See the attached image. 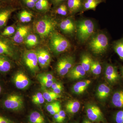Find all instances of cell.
Returning a JSON list of instances; mask_svg holds the SVG:
<instances>
[{"instance_id":"obj_1","label":"cell","mask_w":123,"mask_h":123,"mask_svg":"<svg viewBox=\"0 0 123 123\" xmlns=\"http://www.w3.org/2000/svg\"><path fill=\"white\" fill-rule=\"evenodd\" d=\"M50 37V47L52 51L59 54L66 51L70 47L69 41L58 32H53Z\"/></svg>"},{"instance_id":"obj_2","label":"cell","mask_w":123,"mask_h":123,"mask_svg":"<svg viewBox=\"0 0 123 123\" xmlns=\"http://www.w3.org/2000/svg\"><path fill=\"white\" fill-rule=\"evenodd\" d=\"M56 25V23L51 18L46 17L40 19L36 23V32L42 38L47 37L53 33Z\"/></svg>"},{"instance_id":"obj_3","label":"cell","mask_w":123,"mask_h":123,"mask_svg":"<svg viewBox=\"0 0 123 123\" xmlns=\"http://www.w3.org/2000/svg\"><path fill=\"white\" fill-rule=\"evenodd\" d=\"M109 45L107 36L103 33H99L92 37L89 43V46L93 53L97 55L105 52Z\"/></svg>"},{"instance_id":"obj_4","label":"cell","mask_w":123,"mask_h":123,"mask_svg":"<svg viewBox=\"0 0 123 123\" xmlns=\"http://www.w3.org/2000/svg\"><path fill=\"white\" fill-rule=\"evenodd\" d=\"M76 27L78 37L82 42L87 40L94 31V24L89 19L79 21L77 23Z\"/></svg>"},{"instance_id":"obj_5","label":"cell","mask_w":123,"mask_h":123,"mask_svg":"<svg viewBox=\"0 0 123 123\" xmlns=\"http://www.w3.org/2000/svg\"><path fill=\"white\" fill-rule=\"evenodd\" d=\"M23 58L26 65L32 73H36L38 71L39 68L36 51L33 50L25 51Z\"/></svg>"},{"instance_id":"obj_6","label":"cell","mask_w":123,"mask_h":123,"mask_svg":"<svg viewBox=\"0 0 123 123\" xmlns=\"http://www.w3.org/2000/svg\"><path fill=\"white\" fill-rule=\"evenodd\" d=\"M74 59L71 56H66L61 58L57 62L56 70L58 74L61 76L66 75L72 68Z\"/></svg>"},{"instance_id":"obj_7","label":"cell","mask_w":123,"mask_h":123,"mask_svg":"<svg viewBox=\"0 0 123 123\" xmlns=\"http://www.w3.org/2000/svg\"><path fill=\"white\" fill-rule=\"evenodd\" d=\"M5 107L8 110L17 111L21 109L23 105V101L21 96L17 94L9 95L4 103Z\"/></svg>"},{"instance_id":"obj_8","label":"cell","mask_w":123,"mask_h":123,"mask_svg":"<svg viewBox=\"0 0 123 123\" xmlns=\"http://www.w3.org/2000/svg\"><path fill=\"white\" fill-rule=\"evenodd\" d=\"M0 55L14 58L16 55V49L10 40L0 36Z\"/></svg>"},{"instance_id":"obj_9","label":"cell","mask_w":123,"mask_h":123,"mask_svg":"<svg viewBox=\"0 0 123 123\" xmlns=\"http://www.w3.org/2000/svg\"><path fill=\"white\" fill-rule=\"evenodd\" d=\"M38 63L42 68H46L50 65L51 61L50 55L47 50L40 49L37 51Z\"/></svg>"},{"instance_id":"obj_10","label":"cell","mask_w":123,"mask_h":123,"mask_svg":"<svg viewBox=\"0 0 123 123\" xmlns=\"http://www.w3.org/2000/svg\"><path fill=\"white\" fill-rule=\"evenodd\" d=\"M88 118L94 122H98L103 119V114L99 108L97 106H89L86 110Z\"/></svg>"},{"instance_id":"obj_11","label":"cell","mask_w":123,"mask_h":123,"mask_svg":"<svg viewBox=\"0 0 123 123\" xmlns=\"http://www.w3.org/2000/svg\"><path fill=\"white\" fill-rule=\"evenodd\" d=\"M15 86L20 89H24L30 85V81L29 78L22 72L17 73L14 78Z\"/></svg>"},{"instance_id":"obj_12","label":"cell","mask_w":123,"mask_h":123,"mask_svg":"<svg viewBox=\"0 0 123 123\" xmlns=\"http://www.w3.org/2000/svg\"><path fill=\"white\" fill-rule=\"evenodd\" d=\"M30 27L28 25L22 26L18 27L13 38L14 42L21 43L25 39L29 34Z\"/></svg>"},{"instance_id":"obj_13","label":"cell","mask_w":123,"mask_h":123,"mask_svg":"<svg viewBox=\"0 0 123 123\" xmlns=\"http://www.w3.org/2000/svg\"><path fill=\"white\" fill-rule=\"evenodd\" d=\"M86 74L85 70L81 65H77L73 68L68 73V77L73 80L82 78Z\"/></svg>"},{"instance_id":"obj_14","label":"cell","mask_w":123,"mask_h":123,"mask_svg":"<svg viewBox=\"0 0 123 123\" xmlns=\"http://www.w3.org/2000/svg\"><path fill=\"white\" fill-rule=\"evenodd\" d=\"M60 28L65 34H72L75 32L76 26L73 21L69 18L65 19L61 23Z\"/></svg>"},{"instance_id":"obj_15","label":"cell","mask_w":123,"mask_h":123,"mask_svg":"<svg viewBox=\"0 0 123 123\" xmlns=\"http://www.w3.org/2000/svg\"><path fill=\"white\" fill-rule=\"evenodd\" d=\"M105 77L110 82L113 83L116 81L119 77L116 68L111 65H108L106 68Z\"/></svg>"},{"instance_id":"obj_16","label":"cell","mask_w":123,"mask_h":123,"mask_svg":"<svg viewBox=\"0 0 123 123\" xmlns=\"http://www.w3.org/2000/svg\"><path fill=\"white\" fill-rule=\"evenodd\" d=\"M91 82V81L88 80L78 82L73 86V91L76 94H80L86 90Z\"/></svg>"},{"instance_id":"obj_17","label":"cell","mask_w":123,"mask_h":123,"mask_svg":"<svg viewBox=\"0 0 123 123\" xmlns=\"http://www.w3.org/2000/svg\"><path fill=\"white\" fill-rule=\"evenodd\" d=\"M8 56L0 55V72L6 73L11 69L12 64Z\"/></svg>"},{"instance_id":"obj_18","label":"cell","mask_w":123,"mask_h":123,"mask_svg":"<svg viewBox=\"0 0 123 123\" xmlns=\"http://www.w3.org/2000/svg\"><path fill=\"white\" fill-rule=\"evenodd\" d=\"M112 102L116 107L123 108V90L115 92L112 97Z\"/></svg>"},{"instance_id":"obj_19","label":"cell","mask_w":123,"mask_h":123,"mask_svg":"<svg viewBox=\"0 0 123 123\" xmlns=\"http://www.w3.org/2000/svg\"><path fill=\"white\" fill-rule=\"evenodd\" d=\"M80 107V104L77 100H72L69 101L66 105V109L67 112L70 114L76 113L79 111Z\"/></svg>"},{"instance_id":"obj_20","label":"cell","mask_w":123,"mask_h":123,"mask_svg":"<svg viewBox=\"0 0 123 123\" xmlns=\"http://www.w3.org/2000/svg\"><path fill=\"white\" fill-rule=\"evenodd\" d=\"M111 92L110 88L105 84H102L98 86L97 90V95L100 99H105L107 98Z\"/></svg>"},{"instance_id":"obj_21","label":"cell","mask_w":123,"mask_h":123,"mask_svg":"<svg viewBox=\"0 0 123 123\" xmlns=\"http://www.w3.org/2000/svg\"><path fill=\"white\" fill-rule=\"evenodd\" d=\"M42 88L43 91V97L45 100H46L48 102H52L60 98L61 96L59 94H56L52 91L47 90L46 88L44 87H42Z\"/></svg>"},{"instance_id":"obj_22","label":"cell","mask_w":123,"mask_h":123,"mask_svg":"<svg viewBox=\"0 0 123 123\" xmlns=\"http://www.w3.org/2000/svg\"><path fill=\"white\" fill-rule=\"evenodd\" d=\"M14 11V9H8L0 11V28L5 25L9 17Z\"/></svg>"},{"instance_id":"obj_23","label":"cell","mask_w":123,"mask_h":123,"mask_svg":"<svg viewBox=\"0 0 123 123\" xmlns=\"http://www.w3.org/2000/svg\"><path fill=\"white\" fill-rule=\"evenodd\" d=\"M29 121L30 123H46L44 117L37 111L31 112L29 116Z\"/></svg>"},{"instance_id":"obj_24","label":"cell","mask_w":123,"mask_h":123,"mask_svg":"<svg viewBox=\"0 0 123 123\" xmlns=\"http://www.w3.org/2000/svg\"><path fill=\"white\" fill-rule=\"evenodd\" d=\"M82 5L81 0H68V5L70 12L78 11L81 8Z\"/></svg>"},{"instance_id":"obj_25","label":"cell","mask_w":123,"mask_h":123,"mask_svg":"<svg viewBox=\"0 0 123 123\" xmlns=\"http://www.w3.org/2000/svg\"><path fill=\"white\" fill-rule=\"evenodd\" d=\"M92 60L91 57L88 55L84 54L82 56L81 65L86 72L90 70Z\"/></svg>"},{"instance_id":"obj_26","label":"cell","mask_w":123,"mask_h":123,"mask_svg":"<svg viewBox=\"0 0 123 123\" xmlns=\"http://www.w3.org/2000/svg\"><path fill=\"white\" fill-rule=\"evenodd\" d=\"M113 48L115 52L123 61V38L114 43Z\"/></svg>"},{"instance_id":"obj_27","label":"cell","mask_w":123,"mask_h":123,"mask_svg":"<svg viewBox=\"0 0 123 123\" xmlns=\"http://www.w3.org/2000/svg\"><path fill=\"white\" fill-rule=\"evenodd\" d=\"M38 43V39L35 35L31 34L27 36L25 39V43L27 47H32L36 46Z\"/></svg>"},{"instance_id":"obj_28","label":"cell","mask_w":123,"mask_h":123,"mask_svg":"<svg viewBox=\"0 0 123 123\" xmlns=\"http://www.w3.org/2000/svg\"><path fill=\"white\" fill-rule=\"evenodd\" d=\"M32 14L26 10H24L20 13L19 18L21 22L25 23L30 22L32 19Z\"/></svg>"},{"instance_id":"obj_29","label":"cell","mask_w":123,"mask_h":123,"mask_svg":"<svg viewBox=\"0 0 123 123\" xmlns=\"http://www.w3.org/2000/svg\"><path fill=\"white\" fill-rule=\"evenodd\" d=\"M90 70L93 74L98 75L101 74L102 67L98 62L92 60Z\"/></svg>"},{"instance_id":"obj_30","label":"cell","mask_w":123,"mask_h":123,"mask_svg":"<svg viewBox=\"0 0 123 123\" xmlns=\"http://www.w3.org/2000/svg\"><path fill=\"white\" fill-rule=\"evenodd\" d=\"M35 7L38 10H47L49 7V3L48 0H38L36 3Z\"/></svg>"},{"instance_id":"obj_31","label":"cell","mask_w":123,"mask_h":123,"mask_svg":"<svg viewBox=\"0 0 123 123\" xmlns=\"http://www.w3.org/2000/svg\"><path fill=\"white\" fill-rule=\"evenodd\" d=\"M45 100L43 93L41 92H38L32 96V102L36 105L43 104Z\"/></svg>"},{"instance_id":"obj_32","label":"cell","mask_w":123,"mask_h":123,"mask_svg":"<svg viewBox=\"0 0 123 123\" xmlns=\"http://www.w3.org/2000/svg\"><path fill=\"white\" fill-rule=\"evenodd\" d=\"M99 2L98 0H87L84 3V8L86 10L94 9Z\"/></svg>"},{"instance_id":"obj_33","label":"cell","mask_w":123,"mask_h":123,"mask_svg":"<svg viewBox=\"0 0 123 123\" xmlns=\"http://www.w3.org/2000/svg\"><path fill=\"white\" fill-rule=\"evenodd\" d=\"M15 32V29L13 26L7 27L1 33L2 36H8L12 35Z\"/></svg>"},{"instance_id":"obj_34","label":"cell","mask_w":123,"mask_h":123,"mask_svg":"<svg viewBox=\"0 0 123 123\" xmlns=\"http://www.w3.org/2000/svg\"><path fill=\"white\" fill-rule=\"evenodd\" d=\"M40 83L41 84L42 87L44 88H51L52 84L55 82V80H50L46 79L38 78Z\"/></svg>"},{"instance_id":"obj_35","label":"cell","mask_w":123,"mask_h":123,"mask_svg":"<svg viewBox=\"0 0 123 123\" xmlns=\"http://www.w3.org/2000/svg\"><path fill=\"white\" fill-rule=\"evenodd\" d=\"M37 78H42L50 80H55V77L51 74L49 73H42L37 76Z\"/></svg>"},{"instance_id":"obj_36","label":"cell","mask_w":123,"mask_h":123,"mask_svg":"<svg viewBox=\"0 0 123 123\" xmlns=\"http://www.w3.org/2000/svg\"><path fill=\"white\" fill-rule=\"evenodd\" d=\"M56 13L62 15H66L68 13V9L66 5L62 4L56 10Z\"/></svg>"},{"instance_id":"obj_37","label":"cell","mask_w":123,"mask_h":123,"mask_svg":"<svg viewBox=\"0 0 123 123\" xmlns=\"http://www.w3.org/2000/svg\"><path fill=\"white\" fill-rule=\"evenodd\" d=\"M115 119L117 123H123V110L117 113Z\"/></svg>"},{"instance_id":"obj_38","label":"cell","mask_w":123,"mask_h":123,"mask_svg":"<svg viewBox=\"0 0 123 123\" xmlns=\"http://www.w3.org/2000/svg\"><path fill=\"white\" fill-rule=\"evenodd\" d=\"M60 103L59 102H52L46 106V109L48 112H50Z\"/></svg>"},{"instance_id":"obj_39","label":"cell","mask_w":123,"mask_h":123,"mask_svg":"<svg viewBox=\"0 0 123 123\" xmlns=\"http://www.w3.org/2000/svg\"><path fill=\"white\" fill-rule=\"evenodd\" d=\"M24 1L27 7L33 8L35 6L36 3L38 0H24Z\"/></svg>"},{"instance_id":"obj_40","label":"cell","mask_w":123,"mask_h":123,"mask_svg":"<svg viewBox=\"0 0 123 123\" xmlns=\"http://www.w3.org/2000/svg\"><path fill=\"white\" fill-rule=\"evenodd\" d=\"M59 123H62L64 121L66 117V114L64 111L61 110L59 112Z\"/></svg>"},{"instance_id":"obj_41","label":"cell","mask_w":123,"mask_h":123,"mask_svg":"<svg viewBox=\"0 0 123 123\" xmlns=\"http://www.w3.org/2000/svg\"><path fill=\"white\" fill-rule=\"evenodd\" d=\"M61 106L60 103L59 104H58L49 113L51 115H54L55 114L59 113V112L61 111Z\"/></svg>"},{"instance_id":"obj_42","label":"cell","mask_w":123,"mask_h":123,"mask_svg":"<svg viewBox=\"0 0 123 123\" xmlns=\"http://www.w3.org/2000/svg\"><path fill=\"white\" fill-rule=\"evenodd\" d=\"M0 123H13V122L6 117L0 116Z\"/></svg>"},{"instance_id":"obj_43","label":"cell","mask_w":123,"mask_h":123,"mask_svg":"<svg viewBox=\"0 0 123 123\" xmlns=\"http://www.w3.org/2000/svg\"><path fill=\"white\" fill-rule=\"evenodd\" d=\"M63 86L62 85L58 86L57 88L52 90V91L57 94H59L63 90Z\"/></svg>"},{"instance_id":"obj_44","label":"cell","mask_w":123,"mask_h":123,"mask_svg":"<svg viewBox=\"0 0 123 123\" xmlns=\"http://www.w3.org/2000/svg\"><path fill=\"white\" fill-rule=\"evenodd\" d=\"M61 85H62L60 82H55L52 84L51 88L52 89H53L57 88V87L60 86Z\"/></svg>"},{"instance_id":"obj_45","label":"cell","mask_w":123,"mask_h":123,"mask_svg":"<svg viewBox=\"0 0 123 123\" xmlns=\"http://www.w3.org/2000/svg\"><path fill=\"white\" fill-rule=\"evenodd\" d=\"M54 118L55 119V121L58 123H59V113L55 114L54 115Z\"/></svg>"},{"instance_id":"obj_46","label":"cell","mask_w":123,"mask_h":123,"mask_svg":"<svg viewBox=\"0 0 123 123\" xmlns=\"http://www.w3.org/2000/svg\"><path fill=\"white\" fill-rule=\"evenodd\" d=\"M65 0H54L55 2H57V3L62 2V1H64Z\"/></svg>"},{"instance_id":"obj_47","label":"cell","mask_w":123,"mask_h":123,"mask_svg":"<svg viewBox=\"0 0 123 123\" xmlns=\"http://www.w3.org/2000/svg\"><path fill=\"white\" fill-rule=\"evenodd\" d=\"M84 123H92L91 122L88 121H84Z\"/></svg>"},{"instance_id":"obj_48","label":"cell","mask_w":123,"mask_h":123,"mask_svg":"<svg viewBox=\"0 0 123 123\" xmlns=\"http://www.w3.org/2000/svg\"><path fill=\"white\" fill-rule=\"evenodd\" d=\"M1 90H2V89H1V86L0 85V94L1 93Z\"/></svg>"},{"instance_id":"obj_49","label":"cell","mask_w":123,"mask_h":123,"mask_svg":"<svg viewBox=\"0 0 123 123\" xmlns=\"http://www.w3.org/2000/svg\"><path fill=\"white\" fill-rule=\"evenodd\" d=\"M11 0V1H13V0Z\"/></svg>"}]
</instances>
